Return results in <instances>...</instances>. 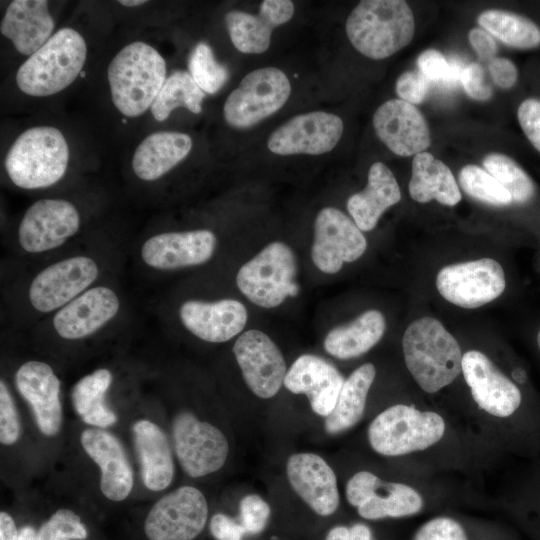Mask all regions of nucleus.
Listing matches in <instances>:
<instances>
[{
	"instance_id": "f257e3e1",
	"label": "nucleus",
	"mask_w": 540,
	"mask_h": 540,
	"mask_svg": "<svg viewBox=\"0 0 540 540\" xmlns=\"http://www.w3.org/2000/svg\"><path fill=\"white\" fill-rule=\"evenodd\" d=\"M407 369L427 393L451 384L462 371V352L457 340L432 317L413 321L402 339Z\"/></svg>"
},
{
	"instance_id": "f03ea898",
	"label": "nucleus",
	"mask_w": 540,
	"mask_h": 540,
	"mask_svg": "<svg viewBox=\"0 0 540 540\" xmlns=\"http://www.w3.org/2000/svg\"><path fill=\"white\" fill-rule=\"evenodd\" d=\"M111 97L116 109L138 117L151 108L166 80V63L151 45L136 41L122 48L107 69Z\"/></svg>"
},
{
	"instance_id": "7ed1b4c3",
	"label": "nucleus",
	"mask_w": 540,
	"mask_h": 540,
	"mask_svg": "<svg viewBox=\"0 0 540 540\" xmlns=\"http://www.w3.org/2000/svg\"><path fill=\"white\" fill-rule=\"evenodd\" d=\"M346 34L364 56L380 60L390 57L413 39L415 21L402 0H363L351 11Z\"/></svg>"
},
{
	"instance_id": "20e7f679",
	"label": "nucleus",
	"mask_w": 540,
	"mask_h": 540,
	"mask_svg": "<svg viewBox=\"0 0 540 540\" xmlns=\"http://www.w3.org/2000/svg\"><path fill=\"white\" fill-rule=\"evenodd\" d=\"M86 55L81 34L72 28H62L19 67L17 86L34 97L56 94L77 78Z\"/></svg>"
},
{
	"instance_id": "39448f33",
	"label": "nucleus",
	"mask_w": 540,
	"mask_h": 540,
	"mask_svg": "<svg viewBox=\"0 0 540 540\" xmlns=\"http://www.w3.org/2000/svg\"><path fill=\"white\" fill-rule=\"evenodd\" d=\"M68 161L69 147L62 132L36 126L16 138L6 154L5 169L20 188H45L64 176Z\"/></svg>"
},
{
	"instance_id": "423d86ee",
	"label": "nucleus",
	"mask_w": 540,
	"mask_h": 540,
	"mask_svg": "<svg viewBox=\"0 0 540 540\" xmlns=\"http://www.w3.org/2000/svg\"><path fill=\"white\" fill-rule=\"evenodd\" d=\"M445 422L432 411L397 404L381 412L369 425L368 440L384 456H401L425 450L441 440Z\"/></svg>"
},
{
	"instance_id": "0eeeda50",
	"label": "nucleus",
	"mask_w": 540,
	"mask_h": 540,
	"mask_svg": "<svg viewBox=\"0 0 540 540\" xmlns=\"http://www.w3.org/2000/svg\"><path fill=\"white\" fill-rule=\"evenodd\" d=\"M296 273L297 263L291 248L283 242H272L239 269L236 283L252 303L274 308L299 293Z\"/></svg>"
},
{
	"instance_id": "6e6552de",
	"label": "nucleus",
	"mask_w": 540,
	"mask_h": 540,
	"mask_svg": "<svg viewBox=\"0 0 540 540\" xmlns=\"http://www.w3.org/2000/svg\"><path fill=\"white\" fill-rule=\"evenodd\" d=\"M291 93L286 74L276 67H264L243 77L227 97L223 114L227 124L250 128L280 110Z\"/></svg>"
},
{
	"instance_id": "1a4fd4ad",
	"label": "nucleus",
	"mask_w": 540,
	"mask_h": 540,
	"mask_svg": "<svg viewBox=\"0 0 540 540\" xmlns=\"http://www.w3.org/2000/svg\"><path fill=\"white\" fill-rule=\"evenodd\" d=\"M207 519L208 504L202 492L182 486L152 506L144 521V535L147 540H194Z\"/></svg>"
},
{
	"instance_id": "9d476101",
	"label": "nucleus",
	"mask_w": 540,
	"mask_h": 540,
	"mask_svg": "<svg viewBox=\"0 0 540 540\" xmlns=\"http://www.w3.org/2000/svg\"><path fill=\"white\" fill-rule=\"evenodd\" d=\"M436 287L450 303L474 309L498 298L506 288V277L499 262L483 258L443 267Z\"/></svg>"
},
{
	"instance_id": "9b49d317",
	"label": "nucleus",
	"mask_w": 540,
	"mask_h": 540,
	"mask_svg": "<svg viewBox=\"0 0 540 540\" xmlns=\"http://www.w3.org/2000/svg\"><path fill=\"white\" fill-rule=\"evenodd\" d=\"M173 438L179 463L191 477L216 472L227 459L229 445L223 432L190 412L174 418Z\"/></svg>"
},
{
	"instance_id": "f8f14e48",
	"label": "nucleus",
	"mask_w": 540,
	"mask_h": 540,
	"mask_svg": "<svg viewBox=\"0 0 540 540\" xmlns=\"http://www.w3.org/2000/svg\"><path fill=\"white\" fill-rule=\"evenodd\" d=\"M367 241L346 214L334 207L321 209L314 222L311 258L327 274L337 273L343 264L354 262L365 252Z\"/></svg>"
},
{
	"instance_id": "ddd939ff",
	"label": "nucleus",
	"mask_w": 540,
	"mask_h": 540,
	"mask_svg": "<svg viewBox=\"0 0 540 540\" xmlns=\"http://www.w3.org/2000/svg\"><path fill=\"white\" fill-rule=\"evenodd\" d=\"M343 121L335 114L313 111L292 117L268 138V149L278 155H320L331 151L343 133Z\"/></svg>"
},
{
	"instance_id": "4468645a",
	"label": "nucleus",
	"mask_w": 540,
	"mask_h": 540,
	"mask_svg": "<svg viewBox=\"0 0 540 540\" xmlns=\"http://www.w3.org/2000/svg\"><path fill=\"white\" fill-rule=\"evenodd\" d=\"M232 350L245 383L256 396L268 399L279 392L287 373L286 363L264 332L246 331L237 338Z\"/></svg>"
},
{
	"instance_id": "2eb2a0df",
	"label": "nucleus",
	"mask_w": 540,
	"mask_h": 540,
	"mask_svg": "<svg viewBox=\"0 0 540 540\" xmlns=\"http://www.w3.org/2000/svg\"><path fill=\"white\" fill-rule=\"evenodd\" d=\"M80 216L74 205L62 199H41L25 212L18 229L21 247L39 253L62 245L79 229Z\"/></svg>"
},
{
	"instance_id": "dca6fc26",
	"label": "nucleus",
	"mask_w": 540,
	"mask_h": 540,
	"mask_svg": "<svg viewBox=\"0 0 540 540\" xmlns=\"http://www.w3.org/2000/svg\"><path fill=\"white\" fill-rule=\"evenodd\" d=\"M99 273L91 258L76 256L50 265L33 279L29 288L32 306L51 312L76 298L91 285Z\"/></svg>"
},
{
	"instance_id": "f3484780",
	"label": "nucleus",
	"mask_w": 540,
	"mask_h": 540,
	"mask_svg": "<svg viewBox=\"0 0 540 540\" xmlns=\"http://www.w3.org/2000/svg\"><path fill=\"white\" fill-rule=\"evenodd\" d=\"M462 372L474 401L487 413L504 418L519 408L520 389L484 353L467 351L462 357Z\"/></svg>"
},
{
	"instance_id": "a211bd4d",
	"label": "nucleus",
	"mask_w": 540,
	"mask_h": 540,
	"mask_svg": "<svg viewBox=\"0 0 540 540\" xmlns=\"http://www.w3.org/2000/svg\"><path fill=\"white\" fill-rule=\"evenodd\" d=\"M373 127L379 139L398 156H415L431 144L423 114L401 99H391L379 106L373 116Z\"/></svg>"
},
{
	"instance_id": "6ab92c4d",
	"label": "nucleus",
	"mask_w": 540,
	"mask_h": 540,
	"mask_svg": "<svg viewBox=\"0 0 540 540\" xmlns=\"http://www.w3.org/2000/svg\"><path fill=\"white\" fill-rule=\"evenodd\" d=\"M289 483L298 496L318 515L329 516L339 506L334 471L314 453H296L287 460Z\"/></svg>"
},
{
	"instance_id": "aec40b11",
	"label": "nucleus",
	"mask_w": 540,
	"mask_h": 540,
	"mask_svg": "<svg viewBox=\"0 0 540 540\" xmlns=\"http://www.w3.org/2000/svg\"><path fill=\"white\" fill-rule=\"evenodd\" d=\"M344 381L332 364L319 356L304 354L287 371L284 385L294 394H305L312 410L326 418L336 405Z\"/></svg>"
},
{
	"instance_id": "412c9836",
	"label": "nucleus",
	"mask_w": 540,
	"mask_h": 540,
	"mask_svg": "<svg viewBox=\"0 0 540 540\" xmlns=\"http://www.w3.org/2000/svg\"><path fill=\"white\" fill-rule=\"evenodd\" d=\"M216 247L209 230L168 232L149 238L142 246L143 261L157 269H176L207 262Z\"/></svg>"
},
{
	"instance_id": "4be33fe9",
	"label": "nucleus",
	"mask_w": 540,
	"mask_h": 540,
	"mask_svg": "<svg viewBox=\"0 0 540 540\" xmlns=\"http://www.w3.org/2000/svg\"><path fill=\"white\" fill-rule=\"evenodd\" d=\"M293 14L292 1L264 0L257 15L232 10L225 14L224 21L237 50L242 53L259 54L269 48L273 30L288 22Z\"/></svg>"
},
{
	"instance_id": "5701e85b",
	"label": "nucleus",
	"mask_w": 540,
	"mask_h": 540,
	"mask_svg": "<svg viewBox=\"0 0 540 540\" xmlns=\"http://www.w3.org/2000/svg\"><path fill=\"white\" fill-rule=\"evenodd\" d=\"M19 393L30 404L40 431L46 436L56 435L62 423L59 399L60 381L52 368L40 361L24 363L16 373Z\"/></svg>"
},
{
	"instance_id": "b1692460",
	"label": "nucleus",
	"mask_w": 540,
	"mask_h": 540,
	"mask_svg": "<svg viewBox=\"0 0 540 540\" xmlns=\"http://www.w3.org/2000/svg\"><path fill=\"white\" fill-rule=\"evenodd\" d=\"M81 444L101 469L100 488L106 498L122 501L132 490L133 471L119 440L111 433L88 428L81 434Z\"/></svg>"
},
{
	"instance_id": "393cba45",
	"label": "nucleus",
	"mask_w": 540,
	"mask_h": 540,
	"mask_svg": "<svg viewBox=\"0 0 540 540\" xmlns=\"http://www.w3.org/2000/svg\"><path fill=\"white\" fill-rule=\"evenodd\" d=\"M119 306V299L110 288L94 287L60 309L53 318V326L62 338L80 339L110 321Z\"/></svg>"
},
{
	"instance_id": "a878e982",
	"label": "nucleus",
	"mask_w": 540,
	"mask_h": 540,
	"mask_svg": "<svg viewBox=\"0 0 540 540\" xmlns=\"http://www.w3.org/2000/svg\"><path fill=\"white\" fill-rule=\"evenodd\" d=\"M183 325L198 338L213 343L226 342L240 333L247 322L245 306L234 299L216 302L190 300L179 310Z\"/></svg>"
},
{
	"instance_id": "bb28decb",
	"label": "nucleus",
	"mask_w": 540,
	"mask_h": 540,
	"mask_svg": "<svg viewBox=\"0 0 540 540\" xmlns=\"http://www.w3.org/2000/svg\"><path fill=\"white\" fill-rule=\"evenodd\" d=\"M54 21L46 0H14L1 20V34L22 55L31 56L50 38Z\"/></svg>"
},
{
	"instance_id": "cd10ccee",
	"label": "nucleus",
	"mask_w": 540,
	"mask_h": 540,
	"mask_svg": "<svg viewBox=\"0 0 540 540\" xmlns=\"http://www.w3.org/2000/svg\"><path fill=\"white\" fill-rule=\"evenodd\" d=\"M400 200V188L392 171L375 162L369 169L367 186L349 197L347 209L361 231H370L384 211Z\"/></svg>"
},
{
	"instance_id": "c85d7f7f",
	"label": "nucleus",
	"mask_w": 540,
	"mask_h": 540,
	"mask_svg": "<svg viewBox=\"0 0 540 540\" xmlns=\"http://www.w3.org/2000/svg\"><path fill=\"white\" fill-rule=\"evenodd\" d=\"M191 148L192 140L185 133H152L136 148L132 158L133 171L142 180H156L185 159Z\"/></svg>"
},
{
	"instance_id": "c756f323",
	"label": "nucleus",
	"mask_w": 540,
	"mask_h": 540,
	"mask_svg": "<svg viewBox=\"0 0 540 540\" xmlns=\"http://www.w3.org/2000/svg\"><path fill=\"white\" fill-rule=\"evenodd\" d=\"M133 434L143 483L152 491L165 489L174 476V464L166 435L156 424L144 419L134 424Z\"/></svg>"
},
{
	"instance_id": "7c9ffc66",
	"label": "nucleus",
	"mask_w": 540,
	"mask_h": 540,
	"mask_svg": "<svg viewBox=\"0 0 540 540\" xmlns=\"http://www.w3.org/2000/svg\"><path fill=\"white\" fill-rule=\"evenodd\" d=\"M409 193L419 203L436 200L442 205L455 206L461 200V192L449 167L428 152L413 157Z\"/></svg>"
},
{
	"instance_id": "2f4dec72",
	"label": "nucleus",
	"mask_w": 540,
	"mask_h": 540,
	"mask_svg": "<svg viewBox=\"0 0 540 540\" xmlns=\"http://www.w3.org/2000/svg\"><path fill=\"white\" fill-rule=\"evenodd\" d=\"M385 329L383 314L378 310H368L349 324L330 330L325 337L324 348L336 358H354L375 346L384 335Z\"/></svg>"
},
{
	"instance_id": "473e14b6",
	"label": "nucleus",
	"mask_w": 540,
	"mask_h": 540,
	"mask_svg": "<svg viewBox=\"0 0 540 540\" xmlns=\"http://www.w3.org/2000/svg\"><path fill=\"white\" fill-rule=\"evenodd\" d=\"M376 369L365 363L355 369L344 381L336 405L325 419V430L337 434L353 427L362 417L369 389L375 379Z\"/></svg>"
},
{
	"instance_id": "72a5a7b5",
	"label": "nucleus",
	"mask_w": 540,
	"mask_h": 540,
	"mask_svg": "<svg viewBox=\"0 0 540 540\" xmlns=\"http://www.w3.org/2000/svg\"><path fill=\"white\" fill-rule=\"evenodd\" d=\"M477 21L485 31L509 47L519 50L540 47V25L524 14L492 9L482 12Z\"/></svg>"
},
{
	"instance_id": "f704fd0d",
	"label": "nucleus",
	"mask_w": 540,
	"mask_h": 540,
	"mask_svg": "<svg viewBox=\"0 0 540 540\" xmlns=\"http://www.w3.org/2000/svg\"><path fill=\"white\" fill-rule=\"evenodd\" d=\"M111 382V372L98 369L83 377L74 386L73 406L85 423L106 428L116 422V415L104 404V396Z\"/></svg>"
},
{
	"instance_id": "c9c22d12",
	"label": "nucleus",
	"mask_w": 540,
	"mask_h": 540,
	"mask_svg": "<svg viewBox=\"0 0 540 540\" xmlns=\"http://www.w3.org/2000/svg\"><path fill=\"white\" fill-rule=\"evenodd\" d=\"M483 166L511 195L513 206L530 209L537 205L540 191L533 178L512 157L503 153H490Z\"/></svg>"
},
{
	"instance_id": "e433bc0d",
	"label": "nucleus",
	"mask_w": 540,
	"mask_h": 540,
	"mask_svg": "<svg viewBox=\"0 0 540 540\" xmlns=\"http://www.w3.org/2000/svg\"><path fill=\"white\" fill-rule=\"evenodd\" d=\"M204 98L205 92L196 84L190 73L177 70L166 78L150 109L157 121L166 120L178 107H185L190 112L199 114Z\"/></svg>"
},
{
	"instance_id": "4c0bfd02",
	"label": "nucleus",
	"mask_w": 540,
	"mask_h": 540,
	"mask_svg": "<svg viewBox=\"0 0 540 540\" xmlns=\"http://www.w3.org/2000/svg\"><path fill=\"white\" fill-rule=\"evenodd\" d=\"M379 490V489H378ZM377 492L359 507L358 514L368 520L404 517L418 513L423 499L412 487L402 483H385L384 495Z\"/></svg>"
},
{
	"instance_id": "58836bf2",
	"label": "nucleus",
	"mask_w": 540,
	"mask_h": 540,
	"mask_svg": "<svg viewBox=\"0 0 540 540\" xmlns=\"http://www.w3.org/2000/svg\"><path fill=\"white\" fill-rule=\"evenodd\" d=\"M459 183L463 191L476 200L498 207L513 206L510 193L479 166H464L459 173Z\"/></svg>"
},
{
	"instance_id": "ea45409f",
	"label": "nucleus",
	"mask_w": 540,
	"mask_h": 540,
	"mask_svg": "<svg viewBox=\"0 0 540 540\" xmlns=\"http://www.w3.org/2000/svg\"><path fill=\"white\" fill-rule=\"evenodd\" d=\"M188 68L196 84L208 94L217 93L229 79L227 67L215 59L211 47L205 42L198 43L192 50Z\"/></svg>"
},
{
	"instance_id": "a19ab883",
	"label": "nucleus",
	"mask_w": 540,
	"mask_h": 540,
	"mask_svg": "<svg viewBox=\"0 0 540 540\" xmlns=\"http://www.w3.org/2000/svg\"><path fill=\"white\" fill-rule=\"evenodd\" d=\"M419 71L429 80L444 87L451 88L461 82L464 69L457 59L447 60L444 55L435 50L423 51L417 59Z\"/></svg>"
},
{
	"instance_id": "79ce46f5",
	"label": "nucleus",
	"mask_w": 540,
	"mask_h": 540,
	"mask_svg": "<svg viewBox=\"0 0 540 540\" xmlns=\"http://www.w3.org/2000/svg\"><path fill=\"white\" fill-rule=\"evenodd\" d=\"M88 530L81 517L66 508L58 509L37 531V540H86Z\"/></svg>"
},
{
	"instance_id": "37998d69",
	"label": "nucleus",
	"mask_w": 540,
	"mask_h": 540,
	"mask_svg": "<svg viewBox=\"0 0 540 540\" xmlns=\"http://www.w3.org/2000/svg\"><path fill=\"white\" fill-rule=\"evenodd\" d=\"M240 524L248 534L262 532L270 518V507L266 501L256 494L242 498L239 505Z\"/></svg>"
},
{
	"instance_id": "c03bdc74",
	"label": "nucleus",
	"mask_w": 540,
	"mask_h": 540,
	"mask_svg": "<svg viewBox=\"0 0 540 540\" xmlns=\"http://www.w3.org/2000/svg\"><path fill=\"white\" fill-rule=\"evenodd\" d=\"M517 119L527 140L540 153V96L530 95L517 107Z\"/></svg>"
},
{
	"instance_id": "a18cd8bd",
	"label": "nucleus",
	"mask_w": 540,
	"mask_h": 540,
	"mask_svg": "<svg viewBox=\"0 0 540 540\" xmlns=\"http://www.w3.org/2000/svg\"><path fill=\"white\" fill-rule=\"evenodd\" d=\"M16 407L4 383L0 382V441L2 444L15 443L20 435V424Z\"/></svg>"
},
{
	"instance_id": "49530a36",
	"label": "nucleus",
	"mask_w": 540,
	"mask_h": 540,
	"mask_svg": "<svg viewBox=\"0 0 540 540\" xmlns=\"http://www.w3.org/2000/svg\"><path fill=\"white\" fill-rule=\"evenodd\" d=\"M414 540H468L463 527L448 517H437L420 527Z\"/></svg>"
},
{
	"instance_id": "de8ad7c7",
	"label": "nucleus",
	"mask_w": 540,
	"mask_h": 540,
	"mask_svg": "<svg viewBox=\"0 0 540 540\" xmlns=\"http://www.w3.org/2000/svg\"><path fill=\"white\" fill-rule=\"evenodd\" d=\"M382 485V481L369 471H360L353 475L346 485L347 501L354 507H359L371 498Z\"/></svg>"
},
{
	"instance_id": "09e8293b",
	"label": "nucleus",
	"mask_w": 540,
	"mask_h": 540,
	"mask_svg": "<svg viewBox=\"0 0 540 540\" xmlns=\"http://www.w3.org/2000/svg\"><path fill=\"white\" fill-rule=\"evenodd\" d=\"M429 84V80L420 71H406L397 79L396 93L405 102L419 104L425 99Z\"/></svg>"
},
{
	"instance_id": "8fccbe9b",
	"label": "nucleus",
	"mask_w": 540,
	"mask_h": 540,
	"mask_svg": "<svg viewBox=\"0 0 540 540\" xmlns=\"http://www.w3.org/2000/svg\"><path fill=\"white\" fill-rule=\"evenodd\" d=\"M461 84L467 95L475 100L485 101L492 96V87L485 79L484 69L476 62L464 67Z\"/></svg>"
},
{
	"instance_id": "3c124183",
	"label": "nucleus",
	"mask_w": 540,
	"mask_h": 540,
	"mask_svg": "<svg viewBox=\"0 0 540 540\" xmlns=\"http://www.w3.org/2000/svg\"><path fill=\"white\" fill-rule=\"evenodd\" d=\"M488 68L493 82L499 88L511 89L517 84L519 71L510 59L496 57L489 61Z\"/></svg>"
},
{
	"instance_id": "603ef678",
	"label": "nucleus",
	"mask_w": 540,
	"mask_h": 540,
	"mask_svg": "<svg viewBox=\"0 0 540 540\" xmlns=\"http://www.w3.org/2000/svg\"><path fill=\"white\" fill-rule=\"evenodd\" d=\"M209 528L216 540H242L246 534L240 522L223 513L212 516Z\"/></svg>"
},
{
	"instance_id": "864d4df0",
	"label": "nucleus",
	"mask_w": 540,
	"mask_h": 540,
	"mask_svg": "<svg viewBox=\"0 0 540 540\" xmlns=\"http://www.w3.org/2000/svg\"><path fill=\"white\" fill-rule=\"evenodd\" d=\"M468 38L472 48L482 60L491 61L495 58L498 50L497 44L487 31L482 28H473L470 30Z\"/></svg>"
},
{
	"instance_id": "5fc2aeb1",
	"label": "nucleus",
	"mask_w": 540,
	"mask_h": 540,
	"mask_svg": "<svg viewBox=\"0 0 540 540\" xmlns=\"http://www.w3.org/2000/svg\"><path fill=\"white\" fill-rule=\"evenodd\" d=\"M19 529L7 512L0 513V540H18Z\"/></svg>"
},
{
	"instance_id": "6e6d98bb",
	"label": "nucleus",
	"mask_w": 540,
	"mask_h": 540,
	"mask_svg": "<svg viewBox=\"0 0 540 540\" xmlns=\"http://www.w3.org/2000/svg\"><path fill=\"white\" fill-rule=\"evenodd\" d=\"M349 540H371V531L364 524H355L349 529Z\"/></svg>"
},
{
	"instance_id": "4d7b16f0",
	"label": "nucleus",
	"mask_w": 540,
	"mask_h": 540,
	"mask_svg": "<svg viewBox=\"0 0 540 540\" xmlns=\"http://www.w3.org/2000/svg\"><path fill=\"white\" fill-rule=\"evenodd\" d=\"M325 540H349V529L345 526H336L329 531Z\"/></svg>"
},
{
	"instance_id": "13d9d810",
	"label": "nucleus",
	"mask_w": 540,
	"mask_h": 540,
	"mask_svg": "<svg viewBox=\"0 0 540 540\" xmlns=\"http://www.w3.org/2000/svg\"><path fill=\"white\" fill-rule=\"evenodd\" d=\"M18 540H37V531L30 525H25L19 529Z\"/></svg>"
},
{
	"instance_id": "bf43d9fd",
	"label": "nucleus",
	"mask_w": 540,
	"mask_h": 540,
	"mask_svg": "<svg viewBox=\"0 0 540 540\" xmlns=\"http://www.w3.org/2000/svg\"><path fill=\"white\" fill-rule=\"evenodd\" d=\"M511 376L513 381L519 384H524L527 380L526 371L521 367L515 368L512 371Z\"/></svg>"
},
{
	"instance_id": "052dcab7",
	"label": "nucleus",
	"mask_w": 540,
	"mask_h": 540,
	"mask_svg": "<svg viewBox=\"0 0 540 540\" xmlns=\"http://www.w3.org/2000/svg\"><path fill=\"white\" fill-rule=\"evenodd\" d=\"M119 3L123 6H126V7H135V6H140L142 4H145L147 3V1H142V0H121L119 1Z\"/></svg>"
},
{
	"instance_id": "680f3d73",
	"label": "nucleus",
	"mask_w": 540,
	"mask_h": 540,
	"mask_svg": "<svg viewBox=\"0 0 540 540\" xmlns=\"http://www.w3.org/2000/svg\"><path fill=\"white\" fill-rule=\"evenodd\" d=\"M536 344H537V347L540 351V328L538 329L537 333H536Z\"/></svg>"
}]
</instances>
